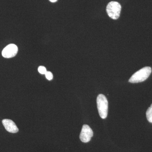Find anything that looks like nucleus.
Wrapping results in <instances>:
<instances>
[{"label": "nucleus", "instance_id": "9d476101", "mask_svg": "<svg viewBox=\"0 0 152 152\" xmlns=\"http://www.w3.org/2000/svg\"><path fill=\"white\" fill-rule=\"evenodd\" d=\"M52 3L56 2L58 0H49Z\"/></svg>", "mask_w": 152, "mask_h": 152}, {"label": "nucleus", "instance_id": "1a4fd4ad", "mask_svg": "<svg viewBox=\"0 0 152 152\" xmlns=\"http://www.w3.org/2000/svg\"><path fill=\"white\" fill-rule=\"evenodd\" d=\"M45 75L46 77L48 80H51L53 77V74L50 72L47 71L46 73L45 74Z\"/></svg>", "mask_w": 152, "mask_h": 152}, {"label": "nucleus", "instance_id": "423d86ee", "mask_svg": "<svg viewBox=\"0 0 152 152\" xmlns=\"http://www.w3.org/2000/svg\"><path fill=\"white\" fill-rule=\"evenodd\" d=\"M2 124L6 130L9 132L16 133L18 132V129L12 120L7 119H4L2 121Z\"/></svg>", "mask_w": 152, "mask_h": 152}, {"label": "nucleus", "instance_id": "7ed1b4c3", "mask_svg": "<svg viewBox=\"0 0 152 152\" xmlns=\"http://www.w3.org/2000/svg\"><path fill=\"white\" fill-rule=\"evenodd\" d=\"M121 10V4L116 1H111L109 3L106 9L109 16L113 20H117L119 18Z\"/></svg>", "mask_w": 152, "mask_h": 152}, {"label": "nucleus", "instance_id": "39448f33", "mask_svg": "<svg viewBox=\"0 0 152 152\" xmlns=\"http://www.w3.org/2000/svg\"><path fill=\"white\" fill-rule=\"evenodd\" d=\"M18 52V47L15 44H11L4 49L2 52V55L4 58H10L15 57Z\"/></svg>", "mask_w": 152, "mask_h": 152}, {"label": "nucleus", "instance_id": "f03ea898", "mask_svg": "<svg viewBox=\"0 0 152 152\" xmlns=\"http://www.w3.org/2000/svg\"><path fill=\"white\" fill-rule=\"evenodd\" d=\"M97 105L100 116L102 119H105L107 116L108 102L105 96L100 94L97 98Z\"/></svg>", "mask_w": 152, "mask_h": 152}, {"label": "nucleus", "instance_id": "f257e3e1", "mask_svg": "<svg viewBox=\"0 0 152 152\" xmlns=\"http://www.w3.org/2000/svg\"><path fill=\"white\" fill-rule=\"evenodd\" d=\"M152 69L150 67H145L135 73L130 79L129 82L132 83H141L148 79L151 73Z\"/></svg>", "mask_w": 152, "mask_h": 152}, {"label": "nucleus", "instance_id": "20e7f679", "mask_svg": "<svg viewBox=\"0 0 152 152\" xmlns=\"http://www.w3.org/2000/svg\"><path fill=\"white\" fill-rule=\"evenodd\" d=\"M94 133L89 126L84 125L82 127L81 132L80 134V138L82 142L87 143L91 140Z\"/></svg>", "mask_w": 152, "mask_h": 152}, {"label": "nucleus", "instance_id": "0eeeda50", "mask_svg": "<svg viewBox=\"0 0 152 152\" xmlns=\"http://www.w3.org/2000/svg\"><path fill=\"white\" fill-rule=\"evenodd\" d=\"M146 114L147 120L149 122L152 124V104L151 105V107L147 110Z\"/></svg>", "mask_w": 152, "mask_h": 152}, {"label": "nucleus", "instance_id": "6e6552de", "mask_svg": "<svg viewBox=\"0 0 152 152\" xmlns=\"http://www.w3.org/2000/svg\"><path fill=\"white\" fill-rule=\"evenodd\" d=\"M38 72L42 75H45L47 72L46 69L43 66H40L38 68Z\"/></svg>", "mask_w": 152, "mask_h": 152}]
</instances>
